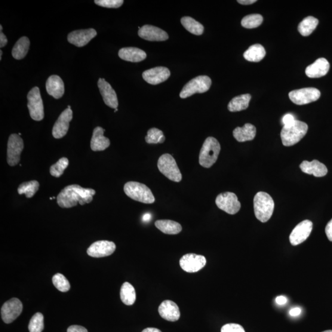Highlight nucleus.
Wrapping results in <instances>:
<instances>
[{
  "label": "nucleus",
  "mask_w": 332,
  "mask_h": 332,
  "mask_svg": "<svg viewBox=\"0 0 332 332\" xmlns=\"http://www.w3.org/2000/svg\"><path fill=\"white\" fill-rule=\"evenodd\" d=\"M95 191L84 189L78 184H71L64 188L57 197V202L61 208H71L78 204L83 205L92 201Z\"/></svg>",
  "instance_id": "1"
},
{
  "label": "nucleus",
  "mask_w": 332,
  "mask_h": 332,
  "mask_svg": "<svg viewBox=\"0 0 332 332\" xmlns=\"http://www.w3.org/2000/svg\"><path fill=\"white\" fill-rule=\"evenodd\" d=\"M255 217L261 222L265 223L272 217L275 209L272 197L265 192H258L254 199Z\"/></svg>",
  "instance_id": "2"
},
{
  "label": "nucleus",
  "mask_w": 332,
  "mask_h": 332,
  "mask_svg": "<svg viewBox=\"0 0 332 332\" xmlns=\"http://www.w3.org/2000/svg\"><path fill=\"white\" fill-rule=\"evenodd\" d=\"M220 150V144L216 138L212 137L206 138L200 151L199 164L203 168H211L216 162Z\"/></svg>",
  "instance_id": "3"
},
{
  "label": "nucleus",
  "mask_w": 332,
  "mask_h": 332,
  "mask_svg": "<svg viewBox=\"0 0 332 332\" xmlns=\"http://www.w3.org/2000/svg\"><path fill=\"white\" fill-rule=\"evenodd\" d=\"M308 126L306 123L295 120L293 125L284 126L281 132L282 144L285 147L293 146L305 136Z\"/></svg>",
  "instance_id": "4"
},
{
  "label": "nucleus",
  "mask_w": 332,
  "mask_h": 332,
  "mask_svg": "<svg viewBox=\"0 0 332 332\" xmlns=\"http://www.w3.org/2000/svg\"><path fill=\"white\" fill-rule=\"evenodd\" d=\"M124 192L126 195L134 201L153 204L155 198L152 191L146 184L137 181H128L125 184Z\"/></svg>",
  "instance_id": "5"
},
{
  "label": "nucleus",
  "mask_w": 332,
  "mask_h": 332,
  "mask_svg": "<svg viewBox=\"0 0 332 332\" xmlns=\"http://www.w3.org/2000/svg\"><path fill=\"white\" fill-rule=\"evenodd\" d=\"M158 168L160 172L171 181L180 182L182 179V175L177 162L170 154H164L159 157Z\"/></svg>",
  "instance_id": "6"
},
{
  "label": "nucleus",
  "mask_w": 332,
  "mask_h": 332,
  "mask_svg": "<svg viewBox=\"0 0 332 332\" xmlns=\"http://www.w3.org/2000/svg\"><path fill=\"white\" fill-rule=\"evenodd\" d=\"M212 80L208 76H199L190 80L184 86L180 92V97L186 98L196 93H204L210 89Z\"/></svg>",
  "instance_id": "7"
},
{
  "label": "nucleus",
  "mask_w": 332,
  "mask_h": 332,
  "mask_svg": "<svg viewBox=\"0 0 332 332\" xmlns=\"http://www.w3.org/2000/svg\"><path fill=\"white\" fill-rule=\"evenodd\" d=\"M27 107L31 118L35 121H39L44 118V107L39 89L34 87L27 95Z\"/></svg>",
  "instance_id": "8"
},
{
  "label": "nucleus",
  "mask_w": 332,
  "mask_h": 332,
  "mask_svg": "<svg viewBox=\"0 0 332 332\" xmlns=\"http://www.w3.org/2000/svg\"><path fill=\"white\" fill-rule=\"evenodd\" d=\"M289 98L298 106L308 104L318 100L321 97V92L315 88H306L289 92Z\"/></svg>",
  "instance_id": "9"
},
{
  "label": "nucleus",
  "mask_w": 332,
  "mask_h": 332,
  "mask_svg": "<svg viewBox=\"0 0 332 332\" xmlns=\"http://www.w3.org/2000/svg\"><path fill=\"white\" fill-rule=\"evenodd\" d=\"M217 207L227 214L234 215L238 213L241 208V202L235 193L225 192L218 195L215 199Z\"/></svg>",
  "instance_id": "10"
},
{
  "label": "nucleus",
  "mask_w": 332,
  "mask_h": 332,
  "mask_svg": "<svg viewBox=\"0 0 332 332\" xmlns=\"http://www.w3.org/2000/svg\"><path fill=\"white\" fill-rule=\"evenodd\" d=\"M24 149V141L16 134H11L9 137L7 149V162L11 166L18 164L21 153Z\"/></svg>",
  "instance_id": "11"
},
{
  "label": "nucleus",
  "mask_w": 332,
  "mask_h": 332,
  "mask_svg": "<svg viewBox=\"0 0 332 332\" xmlns=\"http://www.w3.org/2000/svg\"><path fill=\"white\" fill-rule=\"evenodd\" d=\"M23 305L18 298H11L3 304L1 309V315L3 321L6 324L15 321L23 312Z\"/></svg>",
  "instance_id": "12"
},
{
  "label": "nucleus",
  "mask_w": 332,
  "mask_h": 332,
  "mask_svg": "<svg viewBox=\"0 0 332 332\" xmlns=\"http://www.w3.org/2000/svg\"><path fill=\"white\" fill-rule=\"evenodd\" d=\"M206 258L201 255L188 254L183 255L180 260L181 268L187 273L199 272L205 266Z\"/></svg>",
  "instance_id": "13"
},
{
  "label": "nucleus",
  "mask_w": 332,
  "mask_h": 332,
  "mask_svg": "<svg viewBox=\"0 0 332 332\" xmlns=\"http://www.w3.org/2000/svg\"><path fill=\"white\" fill-rule=\"evenodd\" d=\"M313 230V223L308 220L301 221L298 224L292 231L289 240L292 245H297L301 244L308 238Z\"/></svg>",
  "instance_id": "14"
},
{
  "label": "nucleus",
  "mask_w": 332,
  "mask_h": 332,
  "mask_svg": "<svg viewBox=\"0 0 332 332\" xmlns=\"http://www.w3.org/2000/svg\"><path fill=\"white\" fill-rule=\"evenodd\" d=\"M73 118L72 109H67L60 114L52 129V135L55 138H61L66 135L69 129L70 122Z\"/></svg>",
  "instance_id": "15"
},
{
  "label": "nucleus",
  "mask_w": 332,
  "mask_h": 332,
  "mask_svg": "<svg viewBox=\"0 0 332 332\" xmlns=\"http://www.w3.org/2000/svg\"><path fill=\"white\" fill-rule=\"evenodd\" d=\"M115 243L109 241H98L92 244L88 248L87 253L89 256L101 258L109 256L116 250Z\"/></svg>",
  "instance_id": "16"
},
{
  "label": "nucleus",
  "mask_w": 332,
  "mask_h": 332,
  "mask_svg": "<svg viewBox=\"0 0 332 332\" xmlns=\"http://www.w3.org/2000/svg\"><path fill=\"white\" fill-rule=\"evenodd\" d=\"M97 35L94 29L73 31L68 35V41L77 47H83L88 44Z\"/></svg>",
  "instance_id": "17"
},
{
  "label": "nucleus",
  "mask_w": 332,
  "mask_h": 332,
  "mask_svg": "<svg viewBox=\"0 0 332 332\" xmlns=\"http://www.w3.org/2000/svg\"><path fill=\"white\" fill-rule=\"evenodd\" d=\"M170 76V70L164 67L153 68L144 71L142 73L144 81L152 85H158L166 81Z\"/></svg>",
  "instance_id": "18"
},
{
  "label": "nucleus",
  "mask_w": 332,
  "mask_h": 332,
  "mask_svg": "<svg viewBox=\"0 0 332 332\" xmlns=\"http://www.w3.org/2000/svg\"><path fill=\"white\" fill-rule=\"evenodd\" d=\"M97 85L105 103L112 109H118V98L112 86L103 78H99Z\"/></svg>",
  "instance_id": "19"
},
{
  "label": "nucleus",
  "mask_w": 332,
  "mask_h": 332,
  "mask_svg": "<svg viewBox=\"0 0 332 332\" xmlns=\"http://www.w3.org/2000/svg\"><path fill=\"white\" fill-rule=\"evenodd\" d=\"M138 34L140 38L150 42H163L169 38L168 34L165 31L150 25L141 27Z\"/></svg>",
  "instance_id": "20"
},
{
  "label": "nucleus",
  "mask_w": 332,
  "mask_h": 332,
  "mask_svg": "<svg viewBox=\"0 0 332 332\" xmlns=\"http://www.w3.org/2000/svg\"><path fill=\"white\" fill-rule=\"evenodd\" d=\"M158 312L161 318L168 321H177L180 318L179 307L171 300L163 301L159 306Z\"/></svg>",
  "instance_id": "21"
},
{
  "label": "nucleus",
  "mask_w": 332,
  "mask_h": 332,
  "mask_svg": "<svg viewBox=\"0 0 332 332\" xmlns=\"http://www.w3.org/2000/svg\"><path fill=\"white\" fill-rule=\"evenodd\" d=\"M330 69V64L325 58H319L313 64L307 67L305 73L310 78H321L327 75Z\"/></svg>",
  "instance_id": "22"
},
{
  "label": "nucleus",
  "mask_w": 332,
  "mask_h": 332,
  "mask_svg": "<svg viewBox=\"0 0 332 332\" xmlns=\"http://www.w3.org/2000/svg\"><path fill=\"white\" fill-rule=\"evenodd\" d=\"M300 168L304 173L313 175L316 177H324L328 172L327 167L318 160H313L312 162L304 161L301 162Z\"/></svg>",
  "instance_id": "23"
},
{
  "label": "nucleus",
  "mask_w": 332,
  "mask_h": 332,
  "mask_svg": "<svg viewBox=\"0 0 332 332\" xmlns=\"http://www.w3.org/2000/svg\"><path fill=\"white\" fill-rule=\"evenodd\" d=\"M104 132L105 129L99 126L94 129L91 141V149L94 152L103 151L109 147L110 141L104 136Z\"/></svg>",
  "instance_id": "24"
},
{
  "label": "nucleus",
  "mask_w": 332,
  "mask_h": 332,
  "mask_svg": "<svg viewBox=\"0 0 332 332\" xmlns=\"http://www.w3.org/2000/svg\"><path fill=\"white\" fill-rule=\"evenodd\" d=\"M46 91L49 95L56 99L63 96L65 92L64 83L60 76H49L46 83Z\"/></svg>",
  "instance_id": "25"
},
{
  "label": "nucleus",
  "mask_w": 332,
  "mask_h": 332,
  "mask_svg": "<svg viewBox=\"0 0 332 332\" xmlns=\"http://www.w3.org/2000/svg\"><path fill=\"white\" fill-rule=\"evenodd\" d=\"M118 55L121 59L131 61V63H139L147 58L146 52L137 48H123L119 51Z\"/></svg>",
  "instance_id": "26"
},
{
  "label": "nucleus",
  "mask_w": 332,
  "mask_h": 332,
  "mask_svg": "<svg viewBox=\"0 0 332 332\" xmlns=\"http://www.w3.org/2000/svg\"><path fill=\"white\" fill-rule=\"evenodd\" d=\"M256 133V128L250 123H247L242 128H236L233 132L234 137L239 142L254 140Z\"/></svg>",
  "instance_id": "27"
},
{
  "label": "nucleus",
  "mask_w": 332,
  "mask_h": 332,
  "mask_svg": "<svg viewBox=\"0 0 332 332\" xmlns=\"http://www.w3.org/2000/svg\"><path fill=\"white\" fill-rule=\"evenodd\" d=\"M157 229L167 235H177L182 230L181 224L173 220H159L155 223Z\"/></svg>",
  "instance_id": "28"
},
{
  "label": "nucleus",
  "mask_w": 332,
  "mask_h": 332,
  "mask_svg": "<svg viewBox=\"0 0 332 332\" xmlns=\"http://www.w3.org/2000/svg\"><path fill=\"white\" fill-rule=\"evenodd\" d=\"M251 100V95L248 94H242L234 97L230 101L227 109L231 112H241L247 109Z\"/></svg>",
  "instance_id": "29"
},
{
  "label": "nucleus",
  "mask_w": 332,
  "mask_h": 332,
  "mask_svg": "<svg viewBox=\"0 0 332 332\" xmlns=\"http://www.w3.org/2000/svg\"><path fill=\"white\" fill-rule=\"evenodd\" d=\"M266 51L263 46L260 44L254 45L248 48L244 53L245 60L252 63H258L265 57Z\"/></svg>",
  "instance_id": "30"
},
{
  "label": "nucleus",
  "mask_w": 332,
  "mask_h": 332,
  "mask_svg": "<svg viewBox=\"0 0 332 332\" xmlns=\"http://www.w3.org/2000/svg\"><path fill=\"white\" fill-rule=\"evenodd\" d=\"M30 40L26 36L22 37L15 43L12 50V55L15 59H23L28 53L30 48Z\"/></svg>",
  "instance_id": "31"
},
{
  "label": "nucleus",
  "mask_w": 332,
  "mask_h": 332,
  "mask_svg": "<svg viewBox=\"0 0 332 332\" xmlns=\"http://www.w3.org/2000/svg\"><path fill=\"white\" fill-rule=\"evenodd\" d=\"M120 298L122 303L126 305L131 306L136 300V293L135 288L130 283L125 282L120 291Z\"/></svg>",
  "instance_id": "32"
},
{
  "label": "nucleus",
  "mask_w": 332,
  "mask_h": 332,
  "mask_svg": "<svg viewBox=\"0 0 332 332\" xmlns=\"http://www.w3.org/2000/svg\"><path fill=\"white\" fill-rule=\"evenodd\" d=\"M319 24L318 18L313 16L304 18L298 25V30L301 35L307 36L313 32Z\"/></svg>",
  "instance_id": "33"
},
{
  "label": "nucleus",
  "mask_w": 332,
  "mask_h": 332,
  "mask_svg": "<svg viewBox=\"0 0 332 332\" xmlns=\"http://www.w3.org/2000/svg\"><path fill=\"white\" fill-rule=\"evenodd\" d=\"M181 23L184 29L194 35H201L204 32V26L192 17H183L181 18Z\"/></svg>",
  "instance_id": "34"
},
{
  "label": "nucleus",
  "mask_w": 332,
  "mask_h": 332,
  "mask_svg": "<svg viewBox=\"0 0 332 332\" xmlns=\"http://www.w3.org/2000/svg\"><path fill=\"white\" fill-rule=\"evenodd\" d=\"M39 183L36 180L26 181L20 184L18 188V193L19 195H26V198H31L38 192Z\"/></svg>",
  "instance_id": "35"
},
{
  "label": "nucleus",
  "mask_w": 332,
  "mask_h": 332,
  "mask_svg": "<svg viewBox=\"0 0 332 332\" xmlns=\"http://www.w3.org/2000/svg\"><path fill=\"white\" fill-rule=\"evenodd\" d=\"M263 18L259 14L246 15L241 20V26L245 29H255L262 24Z\"/></svg>",
  "instance_id": "36"
},
{
  "label": "nucleus",
  "mask_w": 332,
  "mask_h": 332,
  "mask_svg": "<svg viewBox=\"0 0 332 332\" xmlns=\"http://www.w3.org/2000/svg\"><path fill=\"white\" fill-rule=\"evenodd\" d=\"M165 140L162 131L157 128L149 129L146 137V142L149 144L162 143Z\"/></svg>",
  "instance_id": "37"
},
{
  "label": "nucleus",
  "mask_w": 332,
  "mask_h": 332,
  "mask_svg": "<svg viewBox=\"0 0 332 332\" xmlns=\"http://www.w3.org/2000/svg\"><path fill=\"white\" fill-rule=\"evenodd\" d=\"M69 161L67 158H61L58 161L52 165L50 168V174L52 176L60 177L64 174L65 170L69 165Z\"/></svg>",
  "instance_id": "38"
},
{
  "label": "nucleus",
  "mask_w": 332,
  "mask_h": 332,
  "mask_svg": "<svg viewBox=\"0 0 332 332\" xmlns=\"http://www.w3.org/2000/svg\"><path fill=\"white\" fill-rule=\"evenodd\" d=\"M44 329V317L42 313H37L30 319L29 325L30 332H42Z\"/></svg>",
  "instance_id": "39"
},
{
  "label": "nucleus",
  "mask_w": 332,
  "mask_h": 332,
  "mask_svg": "<svg viewBox=\"0 0 332 332\" xmlns=\"http://www.w3.org/2000/svg\"><path fill=\"white\" fill-rule=\"evenodd\" d=\"M52 282L58 291L66 292L70 290V284L67 279L61 274L57 273L52 278Z\"/></svg>",
  "instance_id": "40"
},
{
  "label": "nucleus",
  "mask_w": 332,
  "mask_h": 332,
  "mask_svg": "<svg viewBox=\"0 0 332 332\" xmlns=\"http://www.w3.org/2000/svg\"><path fill=\"white\" fill-rule=\"evenodd\" d=\"M94 3L101 7L107 8H118L121 7L124 1L123 0H95Z\"/></svg>",
  "instance_id": "41"
},
{
  "label": "nucleus",
  "mask_w": 332,
  "mask_h": 332,
  "mask_svg": "<svg viewBox=\"0 0 332 332\" xmlns=\"http://www.w3.org/2000/svg\"><path fill=\"white\" fill-rule=\"evenodd\" d=\"M221 332H245L241 325L237 324H227L221 328Z\"/></svg>",
  "instance_id": "42"
},
{
  "label": "nucleus",
  "mask_w": 332,
  "mask_h": 332,
  "mask_svg": "<svg viewBox=\"0 0 332 332\" xmlns=\"http://www.w3.org/2000/svg\"><path fill=\"white\" fill-rule=\"evenodd\" d=\"M295 118L294 115H292V114L288 113L286 114L283 117L282 119V124L284 125V126H289L292 125H293L295 121Z\"/></svg>",
  "instance_id": "43"
},
{
  "label": "nucleus",
  "mask_w": 332,
  "mask_h": 332,
  "mask_svg": "<svg viewBox=\"0 0 332 332\" xmlns=\"http://www.w3.org/2000/svg\"><path fill=\"white\" fill-rule=\"evenodd\" d=\"M67 332H88L87 329L80 325H72L67 329Z\"/></svg>",
  "instance_id": "44"
},
{
  "label": "nucleus",
  "mask_w": 332,
  "mask_h": 332,
  "mask_svg": "<svg viewBox=\"0 0 332 332\" xmlns=\"http://www.w3.org/2000/svg\"><path fill=\"white\" fill-rule=\"evenodd\" d=\"M325 231L329 241L332 242V219L327 223Z\"/></svg>",
  "instance_id": "45"
},
{
  "label": "nucleus",
  "mask_w": 332,
  "mask_h": 332,
  "mask_svg": "<svg viewBox=\"0 0 332 332\" xmlns=\"http://www.w3.org/2000/svg\"><path fill=\"white\" fill-rule=\"evenodd\" d=\"M8 39L5 34L0 32V48H2L7 45Z\"/></svg>",
  "instance_id": "46"
},
{
  "label": "nucleus",
  "mask_w": 332,
  "mask_h": 332,
  "mask_svg": "<svg viewBox=\"0 0 332 332\" xmlns=\"http://www.w3.org/2000/svg\"><path fill=\"white\" fill-rule=\"evenodd\" d=\"M287 298L284 296H279L276 298V302L277 304H279V305H283V304H285L287 303Z\"/></svg>",
  "instance_id": "47"
},
{
  "label": "nucleus",
  "mask_w": 332,
  "mask_h": 332,
  "mask_svg": "<svg viewBox=\"0 0 332 332\" xmlns=\"http://www.w3.org/2000/svg\"><path fill=\"white\" fill-rule=\"evenodd\" d=\"M301 312V309L300 307H295V308H292L290 312H289V315L293 317L298 316L300 315Z\"/></svg>",
  "instance_id": "48"
},
{
  "label": "nucleus",
  "mask_w": 332,
  "mask_h": 332,
  "mask_svg": "<svg viewBox=\"0 0 332 332\" xmlns=\"http://www.w3.org/2000/svg\"><path fill=\"white\" fill-rule=\"evenodd\" d=\"M237 2L241 5H248L254 4V3L257 2V0H238Z\"/></svg>",
  "instance_id": "49"
},
{
  "label": "nucleus",
  "mask_w": 332,
  "mask_h": 332,
  "mask_svg": "<svg viewBox=\"0 0 332 332\" xmlns=\"http://www.w3.org/2000/svg\"><path fill=\"white\" fill-rule=\"evenodd\" d=\"M142 332H162L158 328H147L144 329Z\"/></svg>",
  "instance_id": "50"
},
{
  "label": "nucleus",
  "mask_w": 332,
  "mask_h": 332,
  "mask_svg": "<svg viewBox=\"0 0 332 332\" xmlns=\"http://www.w3.org/2000/svg\"><path fill=\"white\" fill-rule=\"evenodd\" d=\"M150 214H146L144 215V217L143 218V220L144 221H148L150 219Z\"/></svg>",
  "instance_id": "51"
},
{
  "label": "nucleus",
  "mask_w": 332,
  "mask_h": 332,
  "mask_svg": "<svg viewBox=\"0 0 332 332\" xmlns=\"http://www.w3.org/2000/svg\"><path fill=\"white\" fill-rule=\"evenodd\" d=\"M2 54H3V51L1 50L0 51V60H1L2 59Z\"/></svg>",
  "instance_id": "52"
},
{
  "label": "nucleus",
  "mask_w": 332,
  "mask_h": 332,
  "mask_svg": "<svg viewBox=\"0 0 332 332\" xmlns=\"http://www.w3.org/2000/svg\"><path fill=\"white\" fill-rule=\"evenodd\" d=\"M322 332H332V330H325V331H322Z\"/></svg>",
  "instance_id": "53"
},
{
  "label": "nucleus",
  "mask_w": 332,
  "mask_h": 332,
  "mask_svg": "<svg viewBox=\"0 0 332 332\" xmlns=\"http://www.w3.org/2000/svg\"><path fill=\"white\" fill-rule=\"evenodd\" d=\"M2 29H3V27L1 25V26H0V30H1V32H2Z\"/></svg>",
  "instance_id": "54"
},
{
  "label": "nucleus",
  "mask_w": 332,
  "mask_h": 332,
  "mask_svg": "<svg viewBox=\"0 0 332 332\" xmlns=\"http://www.w3.org/2000/svg\"><path fill=\"white\" fill-rule=\"evenodd\" d=\"M67 109H71V107H70V106H68V108H67Z\"/></svg>",
  "instance_id": "55"
},
{
  "label": "nucleus",
  "mask_w": 332,
  "mask_h": 332,
  "mask_svg": "<svg viewBox=\"0 0 332 332\" xmlns=\"http://www.w3.org/2000/svg\"><path fill=\"white\" fill-rule=\"evenodd\" d=\"M117 111H118V109H115V112L116 113L117 112Z\"/></svg>",
  "instance_id": "56"
}]
</instances>
